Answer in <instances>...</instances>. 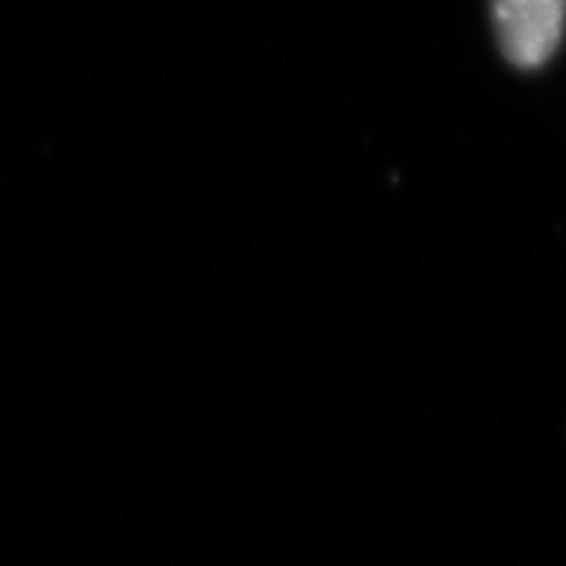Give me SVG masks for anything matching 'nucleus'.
I'll return each mask as SVG.
<instances>
[{
  "mask_svg": "<svg viewBox=\"0 0 566 566\" xmlns=\"http://www.w3.org/2000/svg\"><path fill=\"white\" fill-rule=\"evenodd\" d=\"M566 0H493V24L501 51L514 66L546 63L562 40Z\"/></svg>",
  "mask_w": 566,
  "mask_h": 566,
  "instance_id": "1",
  "label": "nucleus"
}]
</instances>
